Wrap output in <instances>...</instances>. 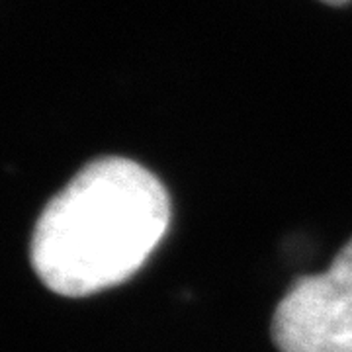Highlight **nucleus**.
I'll return each instance as SVG.
<instances>
[{"mask_svg":"<svg viewBox=\"0 0 352 352\" xmlns=\"http://www.w3.org/2000/svg\"><path fill=\"white\" fill-rule=\"evenodd\" d=\"M170 200L157 176L124 157L82 170L39 215L30 258L55 294L80 298L133 276L161 243Z\"/></svg>","mask_w":352,"mask_h":352,"instance_id":"1","label":"nucleus"},{"mask_svg":"<svg viewBox=\"0 0 352 352\" xmlns=\"http://www.w3.org/2000/svg\"><path fill=\"white\" fill-rule=\"evenodd\" d=\"M280 352H352V239L325 272L300 278L278 303Z\"/></svg>","mask_w":352,"mask_h":352,"instance_id":"2","label":"nucleus"},{"mask_svg":"<svg viewBox=\"0 0 352 352\" xmlns=\"http://www.w3.org/2000/svg\"><path fill=\"white\" fill-rule=\"evenodd\" d=\"M321 2H327V4H333V6H339V4H344L349 0H321Z\"/></svg>","mask_w":352,"mask_h":352,"instance_id":"3","label":"nucleus"}]
</instances>
